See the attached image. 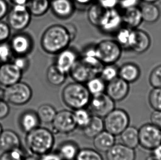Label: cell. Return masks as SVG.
I'll return each instance as SVG.
<instances>
[{"label": "cell", "instance_id": "obj_19", "mask_svg": "<svg viewBox=\"0 0 161 160\" xmlns=\"http://www.w3.org/2000/svg\"><path fill=\"white\" fill-rule=\"evenodd\" d=\"M19 125L23 132L28 133L39 127L40 121L37 113L33 110H26L19 117Z\"/></svg>", "mask_w": 161, "mask_h": 160}, {"label": "cell", "instance_id": "obj_39", "mask_svg": "<svg viewBox=\"0 0 161 160\" xmlns=\"http://www.w3.org/2000/svg\"><path fill=\"white\" fill-rule=\"evenodd\" d=\"M13 53L8 42L0 43V61L1 63L11 61L13 59Z\"/></svg>", "mask_w": 161, "mask_h": 160}, {"label": "cell", "instance_id": "obj_15", "mask_svg": "<svg viewBox=\"0 0 161 160\" xmlns=\"http://www.w3.org/2000/svg\"><path fill=\"white\" fill-rule=\"evenodd\" d=\"M57 55L54 65L61 72L65 74H69L79 59L77 53L74 50L68 47Z\"/></svg>", "mask_w": 161, "mask_h": 160}, {"label": "cell", "instance_id": "obj_31", "mask_svg": "<svg viewBox=\"0 0 161 160\" xmlns=\"http://www.w3.org/2000/svg\"><path fill=\"white\" fill-rule=\"evenodd\" d=\"M105 11L106 9L101 6L97 2L91 4L87 13V19L90 23L98 28Z\"/></svg>", "mask_w": 161, "mask_h": 160}, {"label": "cell", "instance_id": "obj_2", "mask_svg": "<svg viewBox=\"0 0 161 160\" xmlns=\"http://www.w3.org/2000/svg\"><path fill=\"white\" fill-rule=\"evenodd\" d=\"M54 142L53 132L48 128L40 126L26 133L25 139L29 152L37 156L51 152Z\"/></svg>", "mask_w": 161, "mask_h": 160}, {"label": "cell", "instance_id": "obj_7", "mask_svg": "<svg viewBox=\"0 0 161 160\" xmlns=\"http://www.w3.org/2000/svg\"><path fill=\"white\" fill-rule=\"evenodd\" d=\"M7 17V23L11 30L19 32L28 27L32 15L26 5L15 4L9 9Z\"/></svg>", "mask_w": 161, "mask_h": 160}, {"label": "cell", "instance_id": "obj_45", "mask_svg": "<svg viewBox=\"0 0 161 160\" xmlns=\"http://www.w3.org/2000/svg\"><path fill=\"white\" fill-rule=\"evenodd\" d=\"M150 123L161 129V111H153L150 115Z\"/></svg>", "mask_w": 161, "mask_h": 160}, {"label": "cell", "instance_id": "obj_12", "mask_svg": "<svg viewBox=\"0 0 161 160\" xmlns=\"http://www.w3.org/2000/svg\"><path fill=\"white\" fill-rule=\"evenodd\" d=\"M123 23L122 13L116 8L106 9L98 28L106 34L115 33Z\"/></svg>", "mask_w": 161, "mask_h": 160}, {"label": "cell", "instance_id": "obj_17", "mask_svg": "<svg viewBox=\"0 0 161 160\" xmlns=\"http://www.w3.org/2000/svg\"><path fill=\"white\" fill-rule=\"evenodd\" d=\"M107 160H135L136 154L134 149L122 143H115L106 152Z\"/></svg>", "mask_w": 161, "mask_h": 160}, {"label": "cell", "instance_id": "obj_11", "mask_svg": "<svg viewBox=\"0 0 161 160\" xmlns=\"http://www.w3.org/2000/svg\"><path fill=\"white\" fill-rule=\"evenodd\" d=\"M51 124L53 132L59 134H69L77 128L73 112L68 110L57 112Z\"/></svg>", "mask_w": 161, "mask_h": 160}, {"label": "cell", "instance_id": "obj_57", "mask_svg": "<svg viewBox=\"0 0 161 160\" xmlns=\"http://www.w3.org/2000/svg\"><path fill=\"white\" fill-rule=\"evenodd\" d=\"M50 1H52V0H50Z\"/></svg>", "mask_w": 161, "mask_h": 160}, {"label": "cell", "instance_id": "obj_25", "mask_svg": "<svg viewBox=\"0 0 161 160\" xmlns=\"http://www.w3.org/2000/svg\"><path fill=\"white\" fill-rule=\"evenodd\" d=\"M79 150L77 143L74 141H68L61 143L57 152L63 160H75Z\"/></svg>", "mask_w": 161, "mask_h": 160}, {"label": "cell", "instance_id": "obj_27", "mask_svg": "<svg viewBox=\"0 0 161 160\" xmlns=\"http://www.w3.org/2000/svg\"><path fill=\"white\" fill-rule=\"evenodd\" d=\"M83 134L89 139H93L105 130L103 119L95 115L92 116L89 123L83 129Z\"/></svg>", "mask_w": 161, "mask_h": 160}, {"label": "cell", "instance_id": "obj_56", "mask_svg": "<svg viewBox=\"0 0 161 160\" xmlns=\"http://www.w3.org/2000/svg\"><path fill=\"white\" fill-rule=\"evenodd\" d=\"M1 61H0V65H1Z\"/></svg>", "mask_w": 161, "mask_h": 160}, {"label": "cell", "instance_id": "obj_16", "mask_svg": "<svg viewBox=\"0 0 161 160\" xmlns=\"http://www.w3.org/2000/svg\"><path fill=\"white\" fill-rule=\"evenodd\" d=\"M50 8L56 17L67 19L74 14L75 5L73 0H52Z\"/></svg>", "mask_w": 161, "mask_h": 160}, {"label": "cell", "instance_id": "obj_5", "mask_svg": "<svg viewBox=\"0 0 161 160\" xmlns=\"http://www.w3.org/2000/svg\"><path fill=\"white\" fill-rule=\"evenodd\" d=\"M96 56L103 65L115 64L122 56V48L113 40H103L94 46Z\"/></svg>", "mask_w": 161, "mask_h": 160}, {"label": "cell", "instance_id": "obj_4", "mask_svg": "<svg viewBox=\"0 0 161 160\" xmlns=\"http://www.w3.org/2000/svg\"><path fill=\"white\" fill-rule=\"evenodd\" d=\"M33 97V91L26 83L19 82L4 89V99L8 104L22 106L28 103Z\"/></svg>", "mask_w": 161, "mask_h": 160}, {"label": "cell", "instance_id": "obj_13", "mask_svg": "<svg viewBox=\"0 0 161 160\" xmlns=\"http://www.w3.org/2000/svg\"><path fill=\"white\" fill-rule=\"evenodd\" d=\"M23 73L12 61L0 65V86L7 87L21 81Z\"/></svg>", "mask_w": 161, "mask_h": 160}, {"label": "cell", "instance_id": "obj_47", "mask_svg": "<svg viewBox=\"0 0 161 160\" xmlns=\"http://www.w3.org/2000/svg\"><path fill=\"white\" fill-rule=\"evenodd\" d=\"M9 9L8 3L6 0H0V20L7 16Z\"/></svg>", "mask_w": 161, "mask_h": 160}, {"label": "cell", "instance_id": "obj_18", "mask_svg": "<svg viewBox=\"0 0 161 160\" xmlns=\"http://www.w3.org/2000/svg\"><path fill=\"white\" fill-rule=\"evenodd\" d=\"M19 135L11 130H3L0 135V150L9 152L22 146Z\"/></svg>", "mask_w": 161, "mask_h": 160}, {"label": "cell", "instance_id": "obj_50", "mask_svg": "<svg viewBox=\"0 0 161 160\" xmlns=\"http://www.w3.org/2000/svg\"><path fill=\"white\" fill-rule=\"evenodd\" d=\"M75 3H76L77 4L80 5H87V4H91L93 2L94 0H73Z\"/></svg>", "mask_w": 161, "mask_h": 160}, {"label": "cell", "instance_id": "obj_28", "mask_svg": "<svg viewBox=\"0 0 161 160\" xmlns=\"http://www.w3.org/2000/svg\"><path fill=\"white\" fill-rule=\"evenodd\" d=\"M50 0H28L26 6L32 16L39 17L50 8Z\"/></svg>", "mask_w": 161, "mask_h": 160}, {"label": "cell", "instance_id": "obj_44", "mask_svg": "<svg viewBox=\"0 0 161 160\" xmlns=\"http://www.w3.org/2000/svg\"><path fill=\"white\" fill-rule=\"evenodd\" d=\"M10 112L9 104L5 100H0V120L8 116Z\"/></svg>", "mask_w": 161, "mask_h": 160}, {"label": "cell", "instance_id": "obj_32", "mask_svg": "<svg viewBox=\"0 0 161 160\" xmlns=\"http://www.w3.org/2000/svg\"><path fill=\"white\" fill-rule=\"evenodd\" d=\"M57 111L54 107L50 104H42L36 111L41 123L50 124L56 115Z\"/></svg>", "mask_w": 161, "mask_h": 160}, {"label": "cell", "instance_id": "obj_37", "mask_svg": "<svg viewBox=\"0 0 161 160\" xmlns=\"http://www.w3.org/2000/svg\"><path fill=\"white\" fill-rule=\"evenodd\" d=\"M27 153L22 148V146L9 152H3L0 156V160H25Z\"/></svg>", "mask_w": 161, "mask_h": 160}, {"label": "cell", "instance_id": "obj_8", "mask_svg": "<svg viewBox=\"0 0 161 160\" xmlns=\"http://www.w3.org/2000/svg\"><path fill=\"white\" fill-rule=\"evenodd\" d=\"M139 145L151 151L161 144V129L151 123H147L139 128Z\"/></svg>", "mask_w": 161, "mask_h": 160}, {"label": "cell", "instance_id": "obj_55", "mask_svg": "<svg viewBox=\"0 0 161 160\" xmlns=\"http://www.w3.org/2000/svg\"><path fill=\"white\" fill-rule=\"evenodd\" d=\"M3 128H2V126L1 125V123H0V135L1 134V133H2V131H3Z\"/></svg>", "mask_w": 161, "mask_h": 160}, {"label": "cell", "instance_id": "obj_38", "mask_svg": "<svg viewBox=\"0 0 161 160\" xmlns=\"http://www.w3.org/2000/svg\"><path fill=\"white\" fill-rule=\"evenodd\" d=\"M148 100L153 110L161 111V88H153L148 94Z\"/></svg>", "mask_w": 161, "mask_h": 160}, {"label": "cell", "instance_id": "obj_26", "mask_svg": "<svg viewBox=\"0 0 161 160\" xmlns=\"http://www.w3.org/2000/svg\"><path fill=\"white\" fill-rule=\"evenodd\" d=\"M122 144L135 149L139 145V129L134 126L129 125L120 134Z\"/></svg>", "mask_w": 161, "mask_h": 160}, {"label": "cell", "instance_id": "obj_22", "mask_svg": "<svg viewBox=\"0 0 161 160\" xmlns=\"http://www.w3.org/2000/svg\"><path fill=\"white\" fill-rule=\"evenodd\" d=\"M122 14L123 23L129 28L137 29L143 22L139 7H133L124 9V12Z\"/></svg>", "mask_w": 161, "mask_h": 160}, {"label": "cell", "instance_id": "obj_49", "mask_svg": "<svg viewBox=\"0 0 161 160\" xmlns=\"http://www.w3.org/2000/svg\"><path fill=\"white\" fill-rule=\"evenodd\" d=\"M151 156L157 160H161V144L151 150Z\"/></svg>", "mask_w": 161, "mask_h": 160}, {"label": "cell", "instance_id": "obj_42", "mask_svg": "<svg viewBox=\"0 0 161 160\" xmlns=\"http://www.w3.org/2000/svg\"><path fill=\"white\" fill-rule=\"evenodd\" d=\"M11 29L7 22L0 20V43L6 42L11 36Z\"/></svg>", "mask_w": 161, "mask_h": 160}, {"label": "cell", "instance_id": "obj_29", "mask_svg": "<svg viewBox=\"0 0 161 160\" xmlns=\"http://www.w3.org/2000/svg\"><path fill=\"white\" fill-rule=\"evenodd\" d=\"M115 34V40L121 47L130 49L134 36V29L127 26L121 27Z\"/></svg>", "mask_w": 161, "mask_h": 160}, {"label": "cell", "instance_id": "obj_34", "mask_svg": "<svg viewBox=\"0 0 161 160\" xmlns=\"http://www.w3.org/2000/svg\"><path fill=\"white\" fill-rule=\"evenodd\" d=\"M74 120L77 128L84 129L89 123L92 115L87 108L79 109L74 110Z\"/></svg>", "mask_w": 161, "mask_h": 160}, {"label": "cell", "instance_id": "obj_23", "mask_svg": "<svg viewBox=\"0 0 161 160\" xmlns=\"http://www.w3.org/2000/svg\"><path fill=\"white\" fill-rule=\"evenodd\" d=\"M140 74V67L134 63H125L119 68L118 76L129 84L136 81L139 78Z\"/></svg>", "mask_w": 161, "mask_h": 160}, {"label": "cell", "instance_id": "obj_40", "mask_svg": "<svg viewBox=\"0 0 161 160\" xmlns=\"http://www.w3.org/2000/svg\"><path fill=\"white\" fill-rule=\"evenodd\" d=\"M149 83L153 88H161V65L157 66L151 72Z\"/></svg>", "mask_w": 161, "mask_h": 160}, {"label": "cell", "instance_id": "obj_14", "mask_svg": "<svg viewBox=\"0 0 161 160\" xmlns=\"http://www.w3.org/2000/svg\"><path fill=\"white\" fill-rule=\"evenodd\" d=\"M129 91V83L118 76L107 83L105 93L114 102H119L127 97Z\"/></svg>", "mask_w": 161, "mask_h": 160}, {"label": "cell", "instance_id": "obj_36", "mask_svg": "<svg viewBox=\"0 0 161 160\" xmlns=\"http://www.w3.org/2000/svg\"><path fill=\"white\" fill-rule=\"evenodd\" d=\"M75 160H104L99 152L91 148L80 149Z\"/></svg>", "mask_w": 161, "mask_h": 160}, {"label": "cell", "instance_id": "obj_51", "mask_svg": "<svg viewBox=\"0 0 161 160\" xmlns=\"http://www.w3.org/2000/svg\"><path fill=\"white\" fill-rule=\"evenodd\" d=\"M13 5H26L28 0H9Z\"/></svg>", "mask_w": 161, "mask_h": 160}, {"label": "cell", "instance_id": "obj_48", "mask_svg": "<svg viewBox=\"0 0 161 160\" xmlns=\"http://www.w3.org/2000/svg\"><path fill=\"white\" fill-rule=\"evenodd\" d=\"M39 157V160H63L57 152H53L52 151Z\"/></svg>", "mask_w": 161, "mask_h": 160}, {"label": "cell", "instance_id": "obj_46", "mask_svg": "<svg viewBox=\"0 0 161 160\" xmlns=\"http://www.w3.org/2000/svg\"><path fill=\"white\" fill-rule=\"evenodd\" d=\"M140 0H119V5L123 9L138 6Z\"/></svg>", "mask_w": 161, "mask_h": 160}, {"label": "cell", "instance_id": "obj_52", "mask_svg": "<svg viewBox=\"0 0 161 160\" xmlns=\"http://www.w3.org/2000/svg\"><path fill=\"white\" fill-rule=\"evenodd\" d=\"M4 100V89L0 87V100Z\"/></svg>", "mask_w": 161, "mask_h": 160}, {"label": "cell", "instance_id": "obj_43", "mask_svg": "<svg viewBox=\"0 0 161 160\" xmlns=\"http://www.w3.org/2000/svg\"><path fill=\"white\" fill-rule=\"evenodd\" d=\"M119 0H97V2L101 6L105 9L116 8L119 5Z\"/></svg>", "mask_w": 161, "mask_h": 160}, {"label": "cell", "instance_id": "obj_9", "mask_svg": "<svg viewBox=\"0 0 161 160\" xmlns=\"http://www.w3.org/2000/svg\"><path fill=\"white\" fill-rule=\"evenodd\" d=\"M14 56H28L34 48L33 38L28 33L16 32L11 36L8 42Z\"/></svg>", "mask_w": 161, "mask_h": 160}, {"label": "cell", "instance_id": "obj_41", "mask_svg": "<svg viewBox=\"0 0 161 160\" xmlns=\"http://www.w3.org/2000/svg\"><path fill=\"white\" fill-rule=\"evenodd\" d=\"M11 61L24 74L28 70L30 66V61L28 56H13Z\"/></svg>", "mask_w": 161, "mask_h": 160}, {"label": "cell", "instance_id": "obj_53", "mask_svg": "<svg viewBox=\"0 0 161 160\" xmlns=\"http://www.w3.org/2000/svg\"><path fill=\"white\" fill-rule=\"evenodd\" d=\"M142 2H145V3H155L156 2L158 1L159 0H140Z\"/></svg>", "mask_w": 161, "mask_h": 160}, {"label": "cell", "instance_id": "obj_6", "mask_svg": "<svg viewBox=\"0 0 161 160\" xmlns=\"http://www.w3.org/2000/svg\"><path fill=\"white\" fill-rule=\"evenodd\" d=\"M130 117L126 111L114 108L103 118L105 130L118 136L130 124Z\"/></svg>", "mask_w": 161, "mask_h": 160}, {"label": "cell", "instance_id": "obj_21", "mask_svg": "<svg viewBox=\"0 0 161 160\" xmlns=\"http://www.w3.org/2000/svg\"><path fill=\"white\" fill-rule=\"evenodd\" d=\"M93 144L96 150L106 152L115 144V136L104 130L93 138Z\"/></svg>", "mask_w": 161, "mask_h": 160}, {"label": "cell", "instance_id": "obj_35", "mask_svg": "<svg viewBox=\"0 0 161 160\" xmlns=\"http://www.w3.org/2000/svg\"><path fill=\"white\" fill-rule=\"evenodd\" d=\"M119 67L115 65L106 64L103 65L99 76L106 83L110 82L118 77Z\"/></svg>", "mask_w": 161, "mask_h": 160}, {"label": "cell", "instance_id": "obj_10", "mask_svg": "<svg viewBox=\"0 0 161 160\" xmlns=\"http://www.w3.org/2000/svg\"><path fill=\"white\" fill-rule=\"evenodd\" d=\"M87 108L92 115L104 118L115 108V102L105 92L92 96Z\"/></svg>", "mask_w": 161, "mask_h": 160}, {"label": "cell", "instance_id": "obj_54", "mask_svg": "<svg viewBox=\"0 0 161 160\" xmlns=\"http://www.w3.org/2000/svg\"><path fill=\"white\" fill-rule=\"evenodd\" d=\"M157 160L156 159H155V158H153V157L150 155V156H148L147 158H146V160Z\"/></svg>", "mask_w": 161, "mask_h": 160}, {"label": "cell", "instance_id": "obj_33", "mask_svg": "<svg viewBox=\"0 0 161 160\" xmlns=\"http://www.w3.org/2000/svg\"><path fill=\"white\" fill-rule=\"evenodd\" d=\"M85 84L92 96L105 93L107 84L106 82L99 76L91 78Z\"/></svg>", "mask_w": 161, "mask_h": 160}, {"label": "cell", "instance_id": "obj_20", "mask_svg": "<svg viewBox=\"0 0 161 160\" xmlns=\"http://www.w3.org/2000/svg\"><path fill=\"white\" fill-rule=\"evenodd\" d=\"M151 40L150 36L146 31L135 29L134 36L130 50L137 54H142L147 51L150 47Z\"/></svg>", "mask_w": 161, "mask_h": 160}, {"label": "cell", "instance_id": "obj_3", "mask_svg": "<svg viewBox=\"0 0 161 160\" xmlns=\"http://www.w3.org/2000/svg\"><path fill=\"white\" fill-rule=\"evenodd\" d=\"M91 98L92 95L85 84L79 82L67 84L62 92L63 103L73 110L87 108Z\"/></svg>", "mask_w": 161, "mask_h": 160}, {"label": "cell", "instance_id": "obj_30", "mask_svg": "<svg viewBox=\"0 0 161 160\" xmlns=\"http://www.w3.org/2000/svg\"><path fill=\"white\" fill-rule=\"evenodd\" d=\"M46 78L49 83L54 86H59L65 82L67 74L61 72L54 64L47 70Z\"/></svg>", "mask_w": 161, "mask_h": 160}, {"label": "cell", "instance_id": "obj_1", "mask_svg": "<svg viewBox=\"0 0 161 160\" xmlns=\"http://www.w3.org/2000/svg\"><path fill=\"white\" fill-rule=\"evenodd\" d=\"M73 40L67 27L55 24L46 29L42 35L40 44L46 53L57 54L68 47Z\"/></svg>", "mask_w": 161, "mask_h": 160}, {"label": "cell", "instance_id": "obj_24", "mask_svg": "<svg viewBox=\"0 0 161 160\" xmlns=\"http://www.w3.org/2000/svg\"><path fill=\"white\" fill-rule=\"evenodd\" d=\"M139 8L143 22L147 23H154L159 19L161 16V11L159 7L154 3L143 2Z\"/></svg>", "mask_w": 161, "mask_h": 160}]
</instances>
